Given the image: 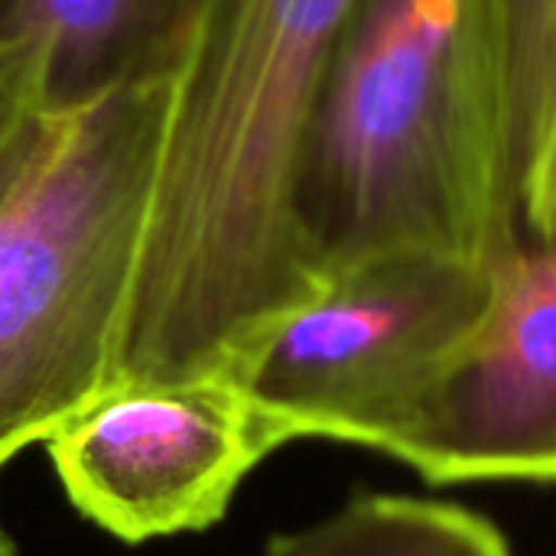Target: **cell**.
Masks as SVG:
<instances>
[{"label":"cell","mask_w":556,"mask_h":556,"mask_svg":"<svg viewBox=\"0 0 556 556\" xmlns=\"http://www.w3.org/2000/svg\"><path fill=\"white\" fill-rule=\"evenodd\" d=\"M358 0H199L114 388L228 378L323 277L296 228L309 124Z\"/></svg>","instance_id":"1"},{"label":"cell","mask_w":556,"mask_h":556,"mask_svg":"<svg viewBox=\"0 0 556 556\" xmlns=\"http://www.w3.org/2000/svg\"><path fill=\"white\" fill-rule=\"evenodd\" d=\"M326 280L384 251L498 261L521 238L498 0H358L296 176Z\"/></svg>","instance_id":"2"},{"label":"cell","mask_w":556,"mask_h":556,"mask_svg":"<svg viewBox=\"0 0 556 556\" xmlns=\"http://www.w3.org/2000/svg\"><path fill=\"white\" fill-rule=\"evenodd\" d=\"M166 104L153 81L68 114L0 212V466L108 394Z\"/></svg>","instance_id":"3"},{"label":"cell","mask_w":556,"mask_h":556,"mask_svg":"<svg viewBox=\"0 0 556 556\" xmlns=\"http://www.w3.org/2000/svg\"><path fill=\"white\" fill-rule=\"evenodd\" d=\"M495 264L446 251H384L332 270L228 371L280 443L378 450L463 352L495 300Z\"/></svg>","instance_id":"4"},{"label":"cell","mask_w":556,"mask_h":556,"mask_svg":"<svg viewBox=\"0 0 556 556\" xmlns=\"http://www.w3.org/2000/svg\"><path fill=\"white\" fill-rule=\"evenodd\" d=\"M280 446L225 378L114 388L46 440L68 502L124 544L208 531Z\"/></svg>","instance_id":"5"},{"label":"cell","mask_w":556,"mask_h":556,"mask_svg":"<svg viewBox=\"0 0 556 556\" xmlns=\"http://www.w3.org/2000/svg\"><path fill=\"white\" fill-rule=\"evenodd\" d=\"M199 0H0V46L33 42L59 117L153 81H169Z\"/></svg>","instance_id":"6"},{"label":"cell","mask_w":556,"mask_h":556,"mask_svg":"<svg viewBox=\"0 0 556 556\" xmlns=\"http://www.w3.org/2000/svg\"><path fill=\"white\" fill-rule=\"evenodd\" d=\"M264 556H511L502 531L446 502L358 495L326 521L270 538Z\"/></svg>","instance_id":"7"},{"label":"cell","mask_w":556,"mask_h":556,"mask_svg":"<svg viewBox=\"0 0 556 556\" xmlns=\"http://www.w3.org/2000/svg\"><path fill=\"white\" fill-rule=\"evenodd\" d=\"M498 3L508 68V147L521 195V179L556 88V0Z\"/></svg>","instance_id":"8"},{"label":"cell","mask_w":556,"mask_h":556,"mask_svg":"<svg viewBox=\"0 0 556 556\" xmlns=\"http://www.w3.org/2000/svg\"><path fill=\"white\" fill-rule=\"evenodd\" d=\"M59 117L46 94V59L33 42L0 46V212L49 153Z\"/></svg>","instance_id":"9"},{"label":"cell","mask_w":556,"mask_h":556,"mask_svg":"<svg viewBox=\"0 0 556 556\" xmlns=\"http://www.w3.org/2000/svg\"><path fill=\"white\" fill-rule=\"evenodd\" d=\"M518 222L534 241H556V88L521 179Z\"/></svg>","instance_id":"10"},{"label":"cell","mask_w":556,"mask_h":556,"mask_svg":"<svg viewBox=\"0 0 556 556\" xmlns=\"http://www.w3.org/2000/svg\"><path fill=\"white\" fill-rule=\"evenodd\" d=\"M0 556H20L16 554V547H13V541L0 531Z\"/></svg>","instance_id":"11"}]
</instances>
